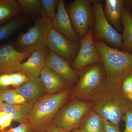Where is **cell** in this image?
Listing matches in <instances>:
<instances>
[{
  "label": "cell",
  "mask_w": 132,
  "mask_h": 132,
  "mask_svg": "<svg viewBox=\"0 0 132 132\" xmlns=\"http://www.w3.org/2000/svg\"><path fill=\"white\" fill-rule=\"evenodd\" d=\"M0 131H2V129H1V128H0Z\"/></svg>",
  "instance_id": "74e56055"
},
{
  "label": "cell",
  "mask_w": 132,
  "mask_h": 132,
  "mask_svg": "<svg viewBox=\"0 0 132 132\" xmlns=\"http://www.w3.org/2000/svg\"><path fill=\"white\" fill-rule=\"evenodd\" d=\"M32 53L20 52L11 44L0 46V73L11 74L17 72L18 66Z\"/></svg>",
  "instance_id": "8fae6325"
},
{
  "label": "cell",
  "mask_w": 132,
  "mask_h": 132,
  "mask_svg": "<svg viewBox=\"0 0 132 132\" xmlns=\"http://www.w3.org/2000/svg\"><path fill=\"white\" fill-rule=\"evenodd\" d=\"M73 88L52 94H46L36 102L29 114L28 121L36 132H45L54 125L58 111L72 97Z\"/></svg>",
  "instance_id": "3957f363"
},
{
  "label": "cell",
  "mask_w": 132,
  "mask_h": 132,
  "mask_svg": "<svg viewBox=\"0 0 132 132\" xmlns=\"http://www.w3.org/2000/svg\"><path fill=\"white\" fill-rule=\"evenodd\" d=\"M93 31L90 28L80 42L78 54L72 67L78 72L88 66L102 62L100 56L95 45Z\"/></svg>",
  "instance_id": "9c48e42d"
},
{
  "label": "cell",
  "mask_w": 132,
  "mask_h": 132,
  "mask_svg": "<svg viewBox=\"0 0 132 132\" xmlns=\"http://www.w3.org/2000/svg\"><path fill=\"white\" fill-rule=\"evenodd\" d=\"M22 12L27 14L36 15L39 14L40 0H16Z\"/></svg>",
  "instance_id": "603a6c76"
},
{
  "label": "cell",
  "mask_w": 132,
  "mask_h": 132,
  "mask_svg": "<svg viewBox=\"0 0 132 132\" xmlns=\"http://www.w3.org/2000/svg\"><path fill=\"white\" fill-rule=\"evenodd\" d=\"M35 102H27L24 104L15 105L3 103L1 111L7 113L12 117V121H17L20 124L28 123L29 115Z\"/></svg>",
  "instance_id": "ac0fdd59"
},
{
  "label": "cell",
  "mask_w": 132,
  "mask_h": 132,
  "mask_svg": "<svg viewBox=\"0 0 132 132\" xmlns=\"http://www.w3.org/2000/svg\"><path fill=\"white\" fill-rule=\"evenodd\" d=\"M0 132H2L1 131H0Z\"/></svg>",
  "instance_id": "f35d334b"
},
{
  "label": "cell",
  "mask_w": 132,
  "mask_h": 132,
  "mask_svg": "<svg viewBox=\"0 0 132 132\" xmlns=\"http://www.w3.org/2000/svg\"><path fill=\"white\" fill-rule=\"evenodd\" d=\"M27 22L26 16H16L0 26V42L7 38Z\"/></svg>",
  "instance_id": "7402d4cb"
},
{
  "label": "cell",
  "mask_w": 132,
  "mask_h": 132,
  "mask_svg": "<svg viewBox=\"0 0 132 132\" xmlns=\"http://www.w3.org/2000/svg\"><path fill=\"white\" fill-rule=\"evenodd\" d=\"M93 1L75 0L66 7L75 30L82 39L90 28L94 19Z\"/></svg>",
  "instance_id": "52a82bcc"
},
{
  "label": "cell",
  "mask_w": 132,
  "mask_h": 132,
  "mask_svg": "<svg viewBox=\"0 0 132 132\" xmlns=\"http://www.w3.org/2000/svg\"><path fill=\"white\" fill-rule=\"evenodd\" d=\"M125 3L127 4L130 7L132 8V0H129V1H125Z\"/></svg>",
  "instance_id": "e575fe53"
},
{
  "label": "cell",
  "mask_w": 132,
  "mask_h": 132,
  "mask_svg": "<svg viewBox=\"0 0 132 132\" xmlns=\"http://www.w3.org/2000/svg\"><path fill=\"white\" fill-rule=\"evenodd\" d=\"M79 126L81 132H104V119L92 109Z\"/></svg>",
  "instance_id": "d6986e66"
},
{
  "label": "cell",
  "mask_w": 132,
  "mask_h": 132,
  "mask_svg": "<svg viewBox=\"0 0 132 132\" xmlns=\"http://www.w3.org/2000/svg\"><path fill=\"white\" fill-rule=\"evenodd\" d=\"M13 80L10 74H5L0 75V87H6L12 85Z\"/></svg>",
  "instance_id": "4dcf8cb0"
},
{
  "label": "cell",
  "mask_w": 132,
  "mask_h": 132,
  "mask_svg": "<svg viewBox=\"0 0 132 132\" xmlns=\"http://www.w3.org/2000/svg\"><path fill=\"white\" fill-rule=\"evenodd\" d=\"M5 90L4 88L0 87V111L1 109L3 103V93Z\"/></svg>",
  "instance_id": "836d02e7"
},
{
  "label": "cell",
  "mask_w": 132,
  "mask_h": 132,
  "mask_svg": "<svg viewBox=\"0 0 132 132\" xmlns=\"http://www.w3.org/2000/svg\"><path fill=\"white\" fill-rule=\"evenodd\" d=\"M121 88L126 95L132 93V73L125 78L121 84Z\"/></svg>",
  "instance_id": "f546056e"
},
{
  "label": "cell",
  "mask_w": 132,
  "mask_h": 132,
  "mask_svg": "<svg viewBox=\"0 0 132 132\" xmlns=\"http://www.w3.org/2000/svg\"><path fill=\"white\" fill-rule=\"evenodd\" d=\"M47 46L32 52L27 61L18 66L17 72L24 74L29 79L39 78L48 53Z\"/></svg>",
  "instance_id": "5bb4252c"
},
{
  "label": "cell",
  "mask_w": 132,
  "mask_h": 132,
  "mask_svg": "<svg viewBox=\"0 0 132 132\" xmlns=\"http://www.w3.org/2000/svg\"><path fill=\"white\" fill-rule=\"evenodd\" d=\"M73 132H74L73 131Z\"/></svg>",
  "instance_id": "ab89813d"
},
{
  "label": "cell",
  "mask_w": 132,
  "mask_h": 132,
  "mask_svg": "<svg viewBox=\"0 0 132 132\" xmlns=\"http://www.w3.org/2000/svg\"><path fill=\"white\" fill-rule=\"evenodd\" d=\"M121 21L123 27V49L125 52H132V15L130 11L125 7L123 10Z\"/></svg>",
  "instance_id": "ffe728a7"
},
{
  "label": "cell",
  "mask_w": 132,
  "mask_h": 132,
  "mask_svg": "<svg viewBox=\"0 0 132 132\" xmlns=\"http://www.w3.org/2000/svg\"><path fill=\"white\" fill-rule=\"evenodd\" d=\"M21 12L16 0H0V24L9 21Z\"/></svg>",
  "instance_id": "44dd1931"
},
{
  "label": "cell",
  "mask_w": 132,
  "mask_h": 132,
  "mask_svg": "<svg viewBox=\"0 0 132 132\" xmlns=\"http://www.w3.org/2000/svg\"><path fill=\"white\" fill-rule=\"evenodd\" d=\"M13 90L23 96L27 102H36L46 94L40 77L29 79L23 85Z\"/></svg>",
  "instance_id": "2e32d148"
},
{
  "label": "cell",
  "mask_w": 132,
  "mask_h": 132,
  "mask_svg": "<svg viewBox=\"0 0 132 132\" xmlns=\"http://www.w3.org/2000/svg\"><path fill=\"white\" fill-rule=\"evenodd\" d=\"M104 132H120L119 127L111 122L104 119Z\"/></svg>",
  "instance_id": "1f68e13d"
},
{
  "label": "cell",
  "mask_w": 132,
  "mask_h": 132,
  "mask_svg": "<svg viewBox=\"0 0 132 132\" xmlns=\"http://www.w3.org/2000/svg\"><path fill=\"white\" fill-rule=\"evenodd\" d=\"M125 122L124 132H132V102L130 101V108L123 117Z\"/></svg>",
  "instance_id": "4316f807"
},
{
  "label": "cell",
  "mask_w": 132,
  "mask_h": 132,
  "mask_svg": "<svg viewBox=\"0 0 132 132\" xmlns=\"http://www.w3.org/2000/svg\"><path fill=\"white\" fill-rule=\"evenodd\" d=\"M65 6L64 1H59L57 13L52 20V27L72 42L78 43L79 37L73 27Z\"/></svg>",
  "instance_id": "7c38bea8"
},
{
  "label": "cell",
  "mask_w": 132,
  "mask_h": 132,
  "mask_svg": "<svg viewBox=\"0 0 132 132\" xmlns=\"http://www.w3.org/2000/svg\"><path fill=\"white\" fill-rule=\"evenodd\" d=\"M74 132H81V131L80 130H79V129H76L75 130L73 131Z\"/></svg>",
  "instance_id": "8d00e7d4"
},
{
  "label": "cell",
  "mask_w": 132,
  "mask_h": 132,
  "mask_svg": "<svg viewBox=\"0 0 132 132\" xmlns=\"http://www.w3.org/2000/svg\"><path fill=\"white\" fill-rule=\"evenodd\" d=\"M94 16V35L116 48H123L122 35L119 34L108 21L100 1H93Z\"/></svg>",
  "instance_id": "ba28073f"
},
{
  "label": "cell",
  "mask_w": 132,
  "mask_h": 132,
  "mask_svg": "<svg viewBox=\"0 0 132 132\" xmlns=\"http://www.w3.org/2000/svg\"><path fill=\"white\" fill-rule=\"evenodd\" d=\"M46 46L50 52L68 61L75 59L78 51V43L72 42L53 27L48 35Z\"/></svg>",
  "instance_id": "30bf717a"
},
{
  "label": "cell",
  "mask_w": 132,
  "mask_h": 132,
  "mask_svg": "<svg viewBox=\"0 0 132 132\" xmlns=\"http://www.w3.org/2000/svg\"><path fill=\"white\" fill-rule=\"evenodd\" d=\"M45 65L72 85H76L79 81L78 72L70 66L67 61L53 52L48 53L45 60Z\"/></svg>",
  "instance_id": "4fadbf2b"
},
{
  "label": "cell",
  "mask_w": 132,
  "mask_h": 132,
  "mask_svg": "<svg viewBox=\"0 0 132 132\" xmlns=\"http://www.w3.org/2000/svg\"><path fill=\"white\" fill-rule=\"evenodd\" d=\"M3 98L4 101L10 105H18L27 102L23 96L13 90L5 89L3 93Z\"/></svg>",
  "instance_id": "d4e9b609"
},
{
  "label": "cell",
  "mask_w": 132,
  "mask_h": 132,
  "mask_svg": "<svg viewBox=\"0 0 132 132\" xmlns=\"http://www.w3.org/2000/svg\"><path fill=\"white\" fill-rule=\"evenodd\" d=\"M12 121V117L9 114L4 111L0 112V128L3 131L10 126Z\"/></svg>",
  "instance_id": "f1b7e54d"
},
{
  "label": "cell",
  "mask_w": 132,
  "mask_h": 132,
  "mask_svg": "<svg viewBox=\"0 0 132 132\" xmlns=\"http://www.w3.org/2000/svg\"><path fill=\"white\" fill-rule=\"evenodd\" d=\"M2 132H36L29 122L20 124L16 127L13 128Z\"/></svg>",
  "instance_id": "83f0119b"
},
{
  "label": "cell",
  "mask_w": 132,
  "mask_h": 132,
  "mask_svg": "<svg viewBox=\"0 0 132 132\" xmlns=\"http://www.w3.org/2000/svg\"><path fill=\"white\" fill-rule=\"evenodd\" d=\"M41 80L47 94L57 93L72 88L73 85L46 66L44 67L40 74Z\"/></svg>",
  "instance_id": "9a60e30c"
},
{
  "label": "cell",
  "mask_w": 132,
  "mask_h": 132,
  "mask_svg": "<svg viewBox=\"0 0 132 132\" xmlns=\"http://www.w3.org/2000/svg\"><path fill=\"white\" fill-rule=\"evenodd\" d=\"M73 99L58 111L53 119L54 125L68 132L79 127L93 108L90 101Z\"/></svg>",
  "instance_id": "5b68a950"
},
{
  "label": "cell",
  "mask_w": 132,
  "mask_h": 132,
  "mask_svg": "<svg viewBox=\"0 0 132 132\" xmlns=\"http://www.w3.org/2000/svg\"><path fill=\"white\" fill-rule=\"evenodd\" d=\"M10 74L13 80L12 86L16 88L23 85L29 80V78L24 74L21 72L14 73Z\"/></svg>",
  "instance_id": "484cf974"
},
{
  "label": "cell",
  "mask_w": 132,
  "mask_h": 132,
  "mask_svg": "<svg viewBox=\"0 0 132 132\" xmlns=\"http://www.w3.org/2000/svg\"><path fill=\"white\" fill-rule=\"evenodd\" d=\"M94 42L105 69L106 80L121 86L125 78L132 73V53L111 47L97 38Z\"/></svg>",
  "instance_id": "7a4b0ae2"
},
{
  "label": "cell",
  "mask_w": 132,
  "mask_h": 132,
  "mask_svg": "<svg viewBox=\"0 0 132 132\" xmlns=\"http://www.w3.org/2000/svg\"><path fill=\"white\" fill-rule=\"evenodd\" d=\"M52 28L51 19L43 17L38 18L27 32L19 36L15 44V48L21 52L32 53L46 46L48 35Z\"/></svg>",
  "instance_id": "8992f818"
},
{
  "label": "cell",
  "mask_w": 132,
  "mask_h": 132,
  "mask_svg": "<svg viewBox=\"0 0 132 132\" xmlns=\"http://www.w3.org/2000/svg\"><path fill=\"white\" fill-rule=\"evenodd\" d=\"M89 101L93 105V111L118 127L130 108V101L121 86L106 80L94 93Z\"/></svg>",
  "instance_id": "6da1fadb"
},
{
  "label": "cell",
  "mask_w": 132,
  "mask_h": 132,
  "mask_svg": "<svg viewBox=\"0 0 132 132\" xmlns=\"http://www.w3.org/2000/svg\"><path fill=\"white\" fill-rule=\"evenodd\" d=\"M125 1L123 0H106L105 1L104 13L111 26L116 31L122 30L121 18Z\"/></svg>",
  "instance_id": "e0dca14e"
},
{
  "label": "cell",
  "mask_w": 132,
  "mask_h": 132,
  "mask_svg": "<svg viewBox=\"0 0 132 132\" xmlns=\"http://www.w3.org/2000/svg\"><path fill=\"white\" fill-rule=\"evenodd\" d=\"M128 100L132 102V93L126 95Z\"/></svg>",
  "instance_id": "d590c367"
},
{
  "label": "cell",
  "mask_w": 132,
  "mask_h": 132,
  "mask_svg": "<svg viewBox=\"0 0 132 132\" xmlns=\"http://www.w3.org/2000/svg\"><path fill=\"white\" fill-rule=\"evenodd\" d=\"M45 132H68L66 131L61 128L57 126L53 125L49 129Z\"/></svg>",
  "instance_id": "d6a6232c"
},
{
  "label": "cell",
  "mask_w": 132,
  "mask_h": 132,
  "mask_svg": "<svg viewBox=\"0 0 132 132\" xmlns=\"http://www.w3.org/2000/svg\"><path fill=\"white\" fill-rule=\"evenodd\" d=\"M79 81L73 88L74 98L89 101L94 93L106 79L102 63L92 64L78 72Z\"/></svg>",
  "instance_id": "277c9868"
},
{
  "label": "cell",
  "mask_w": 132,
  "mask_h": 132,
  "mask_svg": "<svg viewBox=\"0 0 132 132\" xmlns=\"http://www.w3.org/2000/svg\"><path fill=\"white\" fill-rule=\"evenodd\" d=\"M39 14L41 17L53 20L55 16V9L59 0H40Z\"/></svg>",
  "instance_id": "cb8c5ba5"
}]
</instances>
